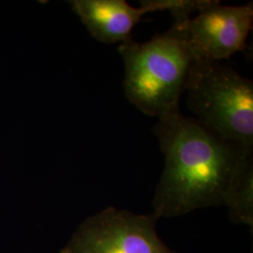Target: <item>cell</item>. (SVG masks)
<instances>
[{"label": "cell", "instance_id": "5", "mask_svg": "<svg viewBox=\"0 0 253 253\" xmlns=\"http://www.w3.org/2000/svg\"><path fill=\"white\" fill-rule=\"evenodd\" d=\"M253 23V2L223 6L210 0L196 17L181 24L194 60L220 62L244 51Z\"/></svg>", "mask_w": 253, "mask_h": 253}, {"label": "cell", "instance_id": "4", "mask_svg": "<svg viewBox=\"0 0 253 253\" xmlns=\"http://www.w3.org/2000/svg\"><path fill=\"white\" fill-rule=\"evenodd\" d=\"M153 214L114 207L87 217L60 253H177L159 236Z\"/></svg>", "mask_w": 253, "mask_h": 253}, {"label": "cell", "instance_id": "2", "mask_svg": "<svg viewBox=\"0 0 253 253\" xmlns=\"http://www.w3.org/2000/svg\"><path fill=\"white\" fill-rule=\"evenodd\" d=\"M125 66L126 99L143 114L161 118L179 110L181 95L194 61L181 23L148 42L132 39L118 46Z\"/></svg>", "mask_w": 253, "mask_h": 253}, {"label": "cell", "instance_id": "6", "mask_svg": "<svg viewBox=\"0 0 253 253\" xmlns=\"http://www.w3.org/2000/svg\"><path fill=\"white\" fill-rule=\"evenodd\" d=\"M136 9L125 0H73L74 13L80 18L91 36L98 42L113 44L132 39L133 27L151 9L142 0Z\"/></svg>", "mask_w": 253, "mask_h": 253}, {"label": "cell", "instance_id": "3", "mask_svg": "<svg viewBox=\"0 0 253 253\" xmlns=\"http://www.w3.org/2000/svg\"><path fill=\"white\" fill-rule=\"evenodd\" d=\"M200 123L223 140L253 147V82L220 62L194 60L185 84Z\"/></svg>", "mask_w": 253, "mask_h": 253}, {"label": "cell", "instance_id": "1", "mask_svg": "<svg viewBox=\"0 0 253 253\" xmlns=\"http://www.w3.org/2000/svg\"><path fill=\"white\" fill-rule=\"evenodd\" d=\"M153 132L165 161L152 201V214L158 219L226 207L253 165L252 148L223 140L180 110L159 118Z\"/></svg>", "mask_w": 253, "mask_h": 253}, {"label": "cell", "instance_id": "8", "mask_svg": "<svg viewBox=\"0 0 253 253\" xmlns=\"http://www.w3.org/2000/svg\"><path fill=\"white\" fill-rule=\"evenodd\" d=\"M154 11L167 10L172 14L173 23H184L190 20L194 12L205 9L210 0H144Z\"/></svg>", "mask_w": 253, "mask_h": 253}, {"label": "cell", "instance_id": "7", "mask_svg": "<svg viewBox=\"0 0 253 253\" xmlns=\"http://www.w3.org/2000/svg\"><path fill=\"white\" fill-rule=\"evenodd\" d=\"M229 217L235 224L253 229V165L248 168L226 205Z\"/></svg>", "mask_w": 253, "mask_h": 253}]
</instances>
